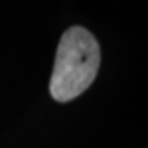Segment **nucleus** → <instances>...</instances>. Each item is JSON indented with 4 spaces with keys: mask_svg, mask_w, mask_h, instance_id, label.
<instances>
[{
    "mask_svg": "<svg viewBox=\"0 0 148 148\" xmlns=\"http://www.w3.org/2000/svg\"><path fill=\"white\" fill-rule=\"evenodd\" d=\"M100 45L89 30L73 26L66 30L56 50L50 79V94L60 103L83 94L95 80L100 66Z\"/></svg>",
    "mask_w": 148,
    "mask_h": 148,
    "instance_id": "nucleus-1",
    "label": "nucleus"
}]
</instances>
